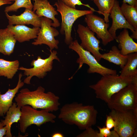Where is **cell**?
<instances>
[{
    "mask_svg": "<svg viewBox=\"0 0 137 137\" xmlns=\"http://www.w3.org/2000/svg\"><path fill=\"white\" fill-rule=\"evenodd\" d=\"M98 112L93 105H84L74 102L61 108L58 118L65 123L75 125L81 130L95 125Z\"/></svg>",
    "mask_w": 137,
    "mask_h": 137,
    "instance_id": "6da1fadb",
    "label": "cell"
},
{
    "mask_svg": "<svg viewBox=\"0 0 137 137\" xmlns=\"http://www.w3.org/2000/svg\"><path fill=\"white\" fill-rule=\"evenodd\" d=\"M59 97L53 92H45V89L41 86L33 91L23 89L15 98L16 105L21 107L28 105L34 109H44L50 112L59 109Z\"/></svg>",
    "mask_w": 137,
    "mask_h": 137,
    "instance_id": "7a4b0ae2",
    "label": "cell"
},
{
    "mask_svg": "<svg viewBox=\"0 0 137 137\" xmlns=\"http://www.w3.org/2000/svg\"><path fill=\"white\" fill-rule=\"evenodd\" d=\"M133 77L122 76L117 74L107 75L102 76L96 84L89 87L94 91L97 98L107 103L113 95L132 84Z\"/></svg>",
    "mask_w": 137,
    "mask_h": 137,
    "instance_id": "3957f363",
    "label": "cell"
},
{
    "mask_svg": "<svg viewBox=\"0 0 137 137\" xmlns=\"http://www.w3.org/2000/svg\"><path fill=\"white\" fill-rule=\"evenodd\" d=\"M54 6L61 14L62 19L60 32L65 35L64 41L69 45L73 41L71 31L73 24L78 18L86 14L93 13L92 10H80L70 7L60 0L55 2Z\"/></svg>",
    "mask_w": 137,
    "mask_h": 137,
    "instance_id": "277c9868",
    "label": "cell"
},
{
    "mask_svg": "<svg viewBox=\"0 0 137 137\" xmlns=\"http://www.w3.org/2000/svg\"><path fill=\"white\" fill-rule=\"evenodd\" d=\"M21 110V115L18 122L20 130L22 133H25L28 127L32 125L40 127L47 122H55L56 115L47 110H38L27 105L22 107Z\"/></svg>",
    "mask_w": 137,
    "mask_h": 137,
    "instance_id": "5b68a950",
    "label": "cell"
},
{
    "mask_svg": "<svg viewBox=\"0 0 137 137\" xmlns=\"http://www.w3.org/2000/svg\"><path fill=\"white\" fill-rule=\"evenodd\" d=\"M68 47L75 52L79 56L76 60L77 63L79 64L78 70L81 68L83 64H85L89 66L87 70L89 73H96L102 76L117 74L116 70L108 68L100 64L90 52L80 45L77 40L72 41L69 45Z\"/></svg>",
    "mask_w": 137,
    "mask_h": 137,
    "instance_id": "8992f818",
    "label": "cell"
},
{
    "mask_svg": "<svg viewBox=\"0 0 137 137\" xmlns=\"http://www.w3.org/2000/svg\"><path fill=\"white\" fill-rule=\"evenodd\" d=\"M109 115L115 122L114 130L120 137H132L137 129V115L133 110L119 111L111 110Z\"/></svg>",
    "mask_w": 137,
    "mask_h": 137,
    "instance_id": "52a82bcc",
    "label": "cell"
},
{
    "mask_svg": "<svg viewBox=\"0 0 137 137\" xmlns=\"http://www.w3.org/2000/svg\"><path fill=\"white\" fill-rule=\"evenodd\" d=\"M110 109L133 110L137 107V87L130 84L113 95L107 103Z\"/></svg>",
    "mask_w": 137,
    "mask_h": 137,
    "instance_id": "ba28073f",
    "label": "cell"
},
{
    "mask_svg": "<svg viewBox=\"0 0 137 137\" xmlns=\"http://www.w3.org/2000/svg\"><path fill=\"white\" fill-rule=\"evenodd\" d=\"M50 54L48 58L45 59L38 56L36 60H32L31 65L33 66L30 68H27L23 66L19 67V70L24 71V75L27 77L24 80V83L30 84V81L32 77L36 76L39 79L43 78L47 74V72L52 69L54 60L60 61L57 55L56 51L49 50Z\"/></svg>",
    "mask_w": 137,
    "mask_h": 137,
    "instance_id": "9c48e42d",
    "label": "cell"
},
{
    "mask_svg": "<svg viewBox=\"0 0 137 137\" xmlns=\"http://www.w3.org/2000/svg\"><path fill=\"white\" fill-rule=\"evenodd\" d=\"M41 26L37 37L32 44L35 45L45 44L49 47L50 50L58 48V40L55 37L58 36L59 32L55 28L52 26V20L44 17H41Z\"/></svg>",
    "mask_w": 137,
    "mask_h": 137,
    "instance_id": "30bf717a",
    "label": "cell"
},
{
    "mask_svg": "<svg viewBox=\"0 0 137 137\" xmlns=\"http://www.w3.org/2000/svg\"><path fill=\"white\" fill-rule=\"evenodd\" d=\"M77 32L81 43L80 45L84 49L90 52L99 62L101 59L99 50L100 41L95 36V33L87 27L81 24L78 26Z\"/></svg>",
    "mask_w": 137,
    "mask_h": 137,
    "instance_id": "8fae6325",
    "label": "cell"
},
{
    "mask_svg": "<svg viewBox=\"0 0 137 137\" xmlns=\"http://www.w3.org/2000/svg\"><path fill=\"white\" fill-rule=\"evenodd\" d=\"M85 15L84 21L87 27L96 34L98 39L101 40L104 45L114 40L108 30L109 24L106 23L104 19L93 13Z\"/></svg>",
    "mask_w": 137,
    "mask_h": 137,
    "instance_id": "7c38bea8",
    "label": "cell"
},
{
    "mask_svg": "<svg viewBox=\"0 0 137 137\" xmlns=\"http://www.w3.org/2000/svg\"><path fill=\"white\" fill-rule=\"evenodd\" d=\"M110 15L112 20V24L108 31L114 39L116 37L117 30L122 28L130 30L132 33L130 37L133 39H137V30L127 21L121 12L119 2L116 0H115Z\"/></svg>",
    "mask_w": 137,
    "mask_h": 137,
    "instance_id": "4fadbf2b",
    "label": "cell"
},
{
    "mask_svg": "<svg viewBox=\"0 0 137 137\" xmlns=\"http://www.w3.org/2000/svg\"><path fill=\"white\" fill-rule=\"evenodd\" d=\"M33 11L39 17H44L53 21L52 26L57 27L60 25L59 21L55 18V16L58 14L55 9L50 4L47 0H33Z\"/></svg>",
    "mask_w": 137,
    "mask_h": 137,
    "instance_id": "5bb4252c",
    "label": "cell"
},
{
    "mask_svg": "<svg viewBox=\"0 0 137 137\" xmlns=\"http://www.w3.org/2000/svg\"><path fill=\"white\" fill-rule=\"evenodd\" d=\"M5 14L9 25L31 24L34 27H40L41 26V18L32 10L25 8L24 12L19 15H13L10 16L8 13Z\"/></svg>",
    "mask_w": 137,
    "mask_h": 137,
    "instance_id": "9a60e30c",
    "label": "cell"
},
{
    "mask_svg": "<svg viewBox=\"0 0 137 137\" xmlns=\"http://www.w3.org/2000/svg\"><path fill=\"white\" fill-rule=\"evenodd\" d=\"M13 35L16 41L20 43L36 39L40 28L39 27H29L25 25L15 26L9 24L7 27Z\"/></svg>",
    "mask_w": 137,
    "mask_h": 137,
    "instance_id": "2e32d148",
    "label": "cell"
},
{
    "mask_svg": "<svg viewBox=\"0 0 137 137\" xmlns=\"http://www.w3.org/2000/svg\"><path fill=\"white\" fill-rule=\"evenodd\" d=\"M22 75L19 74V79L16 87L12 89H9L4 94H2L0 91V116L5 115L13 103V100L20 89L23 87L24 83L21 80Z\"/></svg>",
    "mask_w": 137,
    "mask_h": 137,
    "instance_id": "e0dca14e",
    "label": "cell"
},
{
    "mask_svg": "<svg viewBox=\"0 0 137 137\" xmlns=\"http://www.w3.org/2000/svg\"><path fill=\"white\" fill-rule=\"evenodd\" d=\"M118 43L121 53L124 55L137 52V43L129 35L127 29H124L115 39Z\"/></svg>",
    "mask_w": 137,
    "mask_h": 137,
    "instance_id": "ac0fdd59",
    "label": "cell"
},
{
    "mask_svg": "<svg viewBox=\"0 0 137 137\" xmlns=\"http://www.w3.org/2000/svg\"><path fill=\"white\" fill-rule=\"evenodd\" d=\"M16 41L7 28L0 29V53L10 56L13 52Z\"/></svg>",
    "mask_w": 137,
    "mask_h": 137,
    "instance_id": "d6986e66",
    "label": "cell"
},
{
    "mask_svg": "<svg viewBox=\"0 0 137 137\" xmlns=\"http://www.w3.org/2000/svg\"><path fill=\"white\" fill-rule=\"evenodd\" d=\"M21 107L18 106L16 103L13 102L6 113V116L4 120L1 121L6 127L7 131L5 137H12L11 128L14 123L18 122L21 115Z\"/></svg>",
    "mask_w": 137,
    "mask_h": 137,
    "instance_id": "ffe728a7",
    "label": "cell"
},
{
    "mask_svg": "<svg viewBox=\"0 0 137 137\" xmlns=\"http://www.w3.org/2000/svg\"><path fill=\"white\" fill-rule=\"evenodd\" d=\"M101 59L119 66L122 68L127 61L128 56L127 55H122L117 47L114 45L108 52L101 54Z\"/></svg>",
    "mask_w": 137,
    "mask_h": 137,
    "instance_id": "44dd1931",
    "label": "cell"
},
{
    "mask_svg": "<svg viewBox=\"0 0 137 137\" xmlns=\"http://www.w3.org/2000/svg\"><path fill=\"white\" fill-rule=\"evenodd\" d=\"M19 64L17 60L8 61L0 58V76L12 79L19 70Z\"/></svg>",
    "mask_w": 137,
    "mask_h": 137,
    "instance_id": "7402d4cb",
    "label": "cell"
},
{
    "mask_svg": "<svg viewBox=\"0 0 137 137\" xmlns=\"http://www.w3.org/2000/svg\"><path fill=\"white\" fill-rule=\"evenodd\" d=\"M127 61L121 71L122 76L134 77L137 76V52L127 55Z\"/></svg>",
    "mask_w": 137,
    "mask_h": 137,
    "instance_id": "603a6c76",
    "label": "cell"
},
{
    "mask_svg": "<svg viewBox=\"0 0 137 137\" xmlns=\"http://www.w3.org/2000/svg\"><path fill=\"white\" fill-rule=\"evenodd\" d=\"M121 9L127 21L135 29L137 30V7L123 2Z\"/></svg>",
    "mask_w": 137,
    "mask_h": 137,
    "instance_id": "cb8c5ba5",
    "label": "cell"
},
{
    "mask_svg": "<svg viewBox=\"0 0 137 137\" xmlns=\"http://www.w3.org/2000/svg\"><path fill=\"white\" fill-rule=\"evenodd\" d=\"M115 0H94L93 1L98 8L97 11L99 14L104 16V20L107 23L109 22L110 12L114 4Z\"/></svg>",
    "mask_w": 137,
    "mask_h": 137,
    "instance_id": "d4e9b609",
    "label": "cell"
},
{
    "mask_svg": "<svg viewBox=\"0 0 137 137\" xmlns=\"http://www.w3.org/2000/svg\"><path fill=\"white\" fill-rule=\"evenodd\" d=\"M33 5L31 0H15L14 3L12 5L7 6L5 8V13L12 11H17L19 8H25L32 10Z\"/></svg>",
    "mask_w": 137,
    "mask_h": 137,
    "instance_id": "484cf974",
    "label": "cell"
},
{
    "mask_svg": "<svg viewBox=\"0 0 137 137\" xmlns=\"http://www.w3.org/2000/svg\"><path fill=\"white\" fill-rule=\"evenodd\" d=\"M97 127L99 130V137H119L117 132L114 130L111 131L106 127Z\"/></svg>",
    "mask_w": 137,
    "mask_h": 137,
    "instance_id": "4316f807",
    "label": "cell"
},
{
    "mask_svg": "<svg viewBox=\"0 0 137 137\" xmlns=\"http://www.w3.org/2000/svg\"><path fill=\"white\" fill-rule=\"evenodd\" d=\"M63 2L67 6L74 8H76L75 6L76 5H83L89 8L93 12L97 11L95 10L93 8L90 7L88 4H83L79 0H60Z\"/></svg>",
    "mask_w": 137,
    "mask_h": 137,
    "instance_id": "83f0119b",
    "label": "cell"
},
{
    "mask_svg": "<svg viewBox=\"0 0 137 137\" xmlns=\"http://www.w3.org/2000/svg\"><path fill=\"white\" fill-rule=\"evenodd\" d=\"M84 131L78 134L77 137H99V132L94 130L91 127L85 129Z\"/></svg>",
    "mask_w": 137,
    "mask_h": 137,
    "instance_id": "f1b7e54d",
    "label": "cell"
},
{
    "mask_svg": "<svg viewBox=\"0 0 137 137\" xmlns=\"http://www.w3.org/2000/svg\"><path fill=\"white\" fill-rule=\"evenodd\" d=\"M115 125V121L112 117L109 115H107L105 122L106 127L110 129L114 127Z\"/></svg>",
    "mask_w": 137,
    "mask_h": 137,
    "instance_id": "f546056e",
    "label": "cell"
},
{
    "mask_svg": "<svg viewBox=\"0 0 137 137\" xmlns=\"http://www.w3.org/2000/svg\"><path fill=\"white\" fill-rule=\"evenodd\" d=\"M7 129L6 127L0 121V137H3L6 134Z\"/></svg>",
    "mask_w": 137,
    "mask_h": 137,
    "instance_id": "4dcf8cb0",
    "label": "cell"
},
{
    "mask_svg": "<svg viewBox=\"0 0 137 137\" xmlns=\"http://www.w3.org/2000/svg\"><path fill=\"white\" fill-rule=\"evenodd\" d=\"M123 2L128 4L137 7V0H123Z\"/></svg>",
    "mask_w": 137,
    "mask_h": 137,
    "instance_id": "1f68e13d",
    "label": "cell"
},
{
    "mask_svg": "<svg viewBox=\"0 0 137 137\" xmlns=\"http://www.w3.org/2000/svg\"><path fill=\"white\" fill-rule=\"evenodd\" d=\"M52 137H64L63 134L59 132H56L53 134L52 135Z\"/></svg>",
    "mask_w": 137,
    "mask_h": 137,
    "instance_id": "d6a6232c",
    "label": "cell"
},
{
    "mask_svg": "<svg viewBox=\"0 0 137 137\" xmlns=\"http://www.w3.org/2000/svg\"><path fill=\"white\" fill-rule=\"evenodd\" d=\"M12 2H8L2 0H0V6L4 4H11Z\"/></svg>",
    "mask_w": 137,
    "mask_h": 137,
    "instance_id": "836d02e7",
    "label": "cell"
},
{
    "mask_svg": "<svg viewBox=\"0 0 137 137\" xmlns=\"http://www.w3.org/2000/svg\"><path fill=\"white\" fill-rule=\"evenodd\" d=\"M3 1L8 2H14L15 0H2Z\"/></svg>",
    "mask_w": 137,
    "mask_h": 137,
    "instance_id": "e575fe53",
    "label": "cell"
},
{
    "mask_svg": "<svg viewBox=\"0 0 137 137\" xmlns=\"http://www.w3.org/2000/svg\"><path fill=\"white\" fill-rule=\"evenodd\" d=\"M93 0V1L94 0Z\"/></svg>",
    "mask_w": 137,
    "mask_h": 137,
    "instance_id": "d590c367",
    "label": "cell"
}]
</instances>
